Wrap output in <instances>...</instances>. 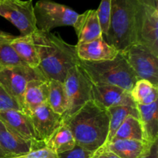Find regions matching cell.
<instances>
[{
  "instance_id": "obj_1",
  "label": "cell",
  "mask_w": 158,
  "mask_h": 158,
  "mask_svg": "<svg viewBox=\"0 0 158 158\" xmlns=\"http://www.w3.org/2000/svg\"><path fill=\"white\" fill-rule=\"evenodd\" d=\"M63 119L78 146L94 153L106 143L110 117L107 109L94 100H89L77 112Z\"/></svg>"
},
{
  "instance_id": "obj_2",
  "label": "cell",
  "mask_w": 158,
  "mask_h": 158,
  "mask_svg": "<svg viewBox=\"0 0 158 158\" xmlns=\"http://www.w3.org/2000/svg\"><path fill=\"white\" fill-rule=\"evenodd\" d=\"M32 35L40 56L39 70L48 81L63 83L68 71L80 64L77 46L66 43L55 33L37 30Z\"/></svg>"
},
{
  "instance_id": "obj_3",
  "label": "cell",
  "mask_w": 158,
  "mask_h": 158,
  "mask_svg": "<svg viewBox=\"0 0 158 158\" xmlns=\"http://www.w3.org/2000/svg\"><path fill=\"white\" fill-rule=\"evenodd\" d=\"M140 0H111L106 43L123 52L136 43V23Z\"/></svg>"
},
{
  "instance_id": "obj_4",
  "label": "cell",
  "mask_w": 158,
  "mask_h": 158,
  "mask_svg": "<svg viewBox=\"0 0 158 158\" xmlns=\"http://www.w3.org/2000/svg\"><path fill=\"white\" fill-rule=\"evenodd\" d=\"M80 65L94 85H111L130 92L138 80L121 52L111 60L97 63L80 60Z\"/></svg>"
},
{
  "instance_id": "obj_5",
  "label": "cell",
  "mask_w": 158,
  "mask_h": 158,
  "mask_svg": "<svg viewBox=\"0 0 158 158\" xmlns=\"http://www.w3.org/2000/svg\"><path fill=\"white\" fill-rule=\"evenodd\" d=\"M37 29L43 32H50L60 26H73L79 14L66 5L52 0H39L34 6Z\"/></svg>"
},
{
  "instance_id": "obj_6",
  "label": "cell",
  "mask_w": 158,
  "mask_h": 158,
  "mask_svg": "<svg viewBox=\"0 0 158 158\" xmlns=\"http://www.w3.org/2000/svg\"><path fill=\"white\" fill-rule=\"evenodd\" d=\"M33 79H45L38 68L0 65V85L18 103L23 112L26 85Z\"/></svg>"
},
{
  "instance_id": "obj_7",
  "label": "cell",
  "mask_w": 158,
  "mask_h": 158,
  "mask_svg": "<svg viewBox=\"0 0 158 158\" xmlns=\"http://www.w3.org/2000/svg\"><path fill=\"white\" fill-rule=\"evenodd\" d=\"M67 97V110L63 118L72 115L91 100L93 83L80 65L71 68L63 81Z\"/></svg>"
},
{
  "instance_id": "obj_8",
  "label": "cell",
  "mask_w": 158,
  "mask_h": 158,
  "mask_svg": "<svg viewBox=\"0 0 158 158\" xmlns=\"http://www.w3.org/2000/svg\"><path fill=\"white\" fill-rule=\"evenodd\" d=\"M0 15L13 24L21 36L38 30L32 0H0Z\"/></svg>"
},
{
  "instance_id": "obj_9",
  "label": "cell",
  "mask_w": 158,
  "mask_h": 158,
  "mask_svg": "<svg viewBox=\"0 0 158 158\" xmlns=\"http://www.w3.org/2000/svg\"><path fill=\"white\" fill-rule=\"evenodd\" d=\"M137 80H145L158 86V56L144 46L134 43L121 52Z\"/></svg>"
},
{
  "instance_id": "obj_10",
  "label": "cell",
  "mask_w": 158,
  "mask_h": 158,
  "mask_svg": "<svg viewBox=\"0 0 158 158\" xmlns=\"http://www.w3.org/2000/svg\"><path fill=\"white\" fill-rule=\"evenodd\" d=\"M158 56V7L140 2L136 23V43Z\"/></svg>"
},
{
  "instance_id": "obj_11",
  "label": "cell",
  "mask_w": 158,
  "mask_h": 158,
  "mask_svg": "<svg viewBox=\"0 0 158 158\" xmlns=\"http://www.w3.org/2000/svg\"><path fill=\"white\" fill-rule=\"evenodd\" d=\"M43 147H46L44 142L24 140L0 120V148L6 158L23 155Z\"/></svg>"
},
{
  "instance_id": "obj_12",
  "label": "cell",
  "mask_w": 158,
  "mask_h": 158,
  "mask_svg": "<svg viewBox=\"0 0 158 158\" xmlns=\"http://www.w3.org/2000/svg\"><path fill=\"white\" fill-rule=\"evenodd\" d=\"M30 118L39 140L46 142L63 123V116L54 112L47 103L32 111Z\"/></svg>"
},
{
  "instance_id": "obj_13",
  "label": "cell",
  "mask_w": 158,
  "mask_h": 158,
  "mask_svg": "<svg viewBox=\"0 0 158 158\" xmlns=\"http://www.w3.org/2000/svg\"><path fill=\"white\" fill-rule=\"evenodd\" d=\"M91 100L106 109L118 106H137L129 91L111 85L93 84Z\"/></svg>"
},
{
  "instance_id": "obj_14",
  "label": "cell",
  "mask_w": 158,
  "mask_h": 158,
  "mask_svg": "<svg viewBox=\"0 0 158 158\" xmlns=\"http://www.w3.org/2000/svg\"><path fill=\"white\" fill-rule=\"evenodd\" d=\"M0 120L9 130L23 139L41 141L37 137L30 116L19 110H8L0 112Z\"/></svg>"
},
{
  "instance_id": "obj_15",
  "label": "cell",
  "mask_w": 158,
  "mask_h": 158,
  "mask_svg": "<svg viewBox=\"0 0 158 158\" xmlns=\"http://www.w3.org/2000/svg\"><path fill=\"white\" fill-rule=\"evenodd\" d=\"M77 56L81 61L97 63L111 60L119 53L116 48L106 43L103 36L83 44L76 45Z\"/></svg>"
},
{
  "instance_id": "obj_16",
  "label": "cell",
  "mask_w": 158,
  "mask_h": 158,
  "mask_svg": "<svg viewBox=\"0 0 158 158\" xmlns=\"http://www.w3.org/2000/svg\"><path fill=\"white\" fill-rule=\"evenodd\" d=\"M78 44L89 43L103 36L97 9H89L79 14L73 25Z\"/></svg>"
},
{
  "instance_id": "obj_17",
  "label": "cell",
  "mask_w": 158,
  "mask_h": 158,
  "mask_svg": "<svg viewBox=\"0 0 158 158\" xmlns=\"http://www.w3.org/2000/svg\"><path fill=\"white\" fill-rule=\"evenodd\" d=\"M49 94L48 80L33 79L27 83L24 94V112L30 115L39 106L47 103Z\"/></svg>"
},
{
  "instance_id": "obj_18",
  "label": "cell",
  "mask_w": 158,
  "mask_h": 158,
  "mask_svg": "<svg viewBox=\"0 0 158 158\" xmlns=\"http://www.w3.org/2000/svg\"><path fill=\"white\" fill-rule=\"evenodd\" d=\"M137 108L144 141L150 144L158 141L157 101L149 105H137Z\"/></svg>"
},
{
  "instance_id": "obj_19",
  "label": "cell",
  "mask_w": 158,
  "mask_h": 158,
  "mask_svg": "<svg viewBox=\"0 0 158 158\" xmlns=\"http://www.w3.org/2000/svg\"><path fill=\"white\" fill-rule=\"evenodd\" d=\"M11 46L22 60L31 69H37L40 65V56L32 34L15 37L11 40Z\"/></svg>"
},
{
  "instance_id": "obj_20",
  "label": "cell",
  "mask_w": 158,
  "mask_h": 158,
  "mask_svg": "<svg viewBox=\"0 0 158 158\" xmlns=\"http://www.w3.org/2000/svg\"><path fill=\"white\" fill-rule=\"evenodd\" d=\"M152 143L135 140H117L104 144L108 149L120 158H139Z\"/></svg>"
},
{
  "instance_id": "obj_21",
  "label": "cell",
  "mask_w": 158,
  "mask_h": 158,
  "mask_svg": "<svg viewBox=\"0 0 158 158\" xmlns=\"http://www.w3.org/2000/svg\"><path fill=\"white\" fill-rule=\"evenodd\" d=\"M45 146L58 154L73 149L76 146V141L69 128L63 121L45 142Z\"/></svg>"
},
{
  "instance_id": "obj_22",
  "label": "cell",
  "mask_w": 158,
  "mask_h": 158,
  "mask_svg": "<svg viewBox=\"0 0 158 158\" xmlns=\"http://www.w3.org/2000/svg\"><path fill=\"white\" fill-rule=\"evenodd\" d=\"M136 105H149L157 101L158 86L145 80H138L130 91Z\"/></svg>"
},
{
  "instance_id": "obj_23",
  "label": "cell",
  "mask_w": 158,
  "mask_h": 158,
  "mask_svg": "<svg viewBox=\"0 0 158 158\" xmlns=\"http://www.w3.org/2000/svg\"><path fill=\"white\" fill-rule=\"evenodd\" d=\"M47 103L56 114L63 116L67 110L68 101L63 83L57 80H49Z\"/></svg>"
},
{
  "instance_id": "obj_24",
  "label": "cell",
  "mask_w": 158,
  "mask_h": 158,
  "mask_svg": "<svg viewBox=\"0 0 158 158\" xmlns=\"http://www.w3.org/2000/svg\"><path fill=\"white\" fill-rule=\"evenodd\" d=\"M110 114V127L106 143L110 142L114 138L116 132L120 127V125L123 123L127 117L129 116H134L139 118L138 110L137 106H113L107 109Z\"/></svg>"
},
{
  "instance_id": "obj_25",
  "label": "cell",
  "mask_w": 158,
  "mask_h": 158,
  "mask_svg": "<svg viewBox=\"0 0 158 158\" xmlns=\"http://www.w3.org/2000/svg\"><path fill=\"white\" fill-rule=\"evenodd\" d=\"M117 140H135L144 141L143 131L138 117L129 116L116 132L111 141ZM110 143V142H109Z\"/></svg>"
},
{
  "instance_id": "obj_26",
  "label": "cell",
  "mask_w": 158,
  "mask_h": 158,
  "mask_svg": "<svg viewBox=\"0 0 158 158\" xmlns=\"http://www.w3.org/2000/svg\"><path fill=\"white\" fill-rule=\"evenodd\" d=\"M13 36L11 34L0 32V65L27 66L11 46Z\"/></svg>"
},
{
  "instance_id": "obj_27",
  "label": "cell",
  "mask_w": 158,
  "mask_h": 158,
  "mask_svg": "<svg viewBox=\"0 0 158 158\" xmlns=\"http://www.w3.org/2000/svg\"><path fill=\"white\" fill-rule=\"evenodd\" d=\"M97 15L101 27L102 34L106 36L109 31L110 22L111 0H101L98 9H97Z\"/></svg>"
},
{
  "instance_id": "obj_28",
  "label": "cell",
  "mask_w": 158,
  "mask_h": 158,
  "mask_svg": "<svg viewBox=\"0 0 158 158\" xmlns=\"http://www.w3.org/2000/svg\"><path fill=\"white\" fill-rule=\"evenodd\" d=\"M94 153L76 144L73 149L57 154V158H91Z\"/></svg>"
},
{
  "instance_id": "obj_29",
  "label": "cell",
  "mask_w": 158,
  "mask_h": 158,
  "mask_svg": "<svg viewBox=\"0 0 158 158\" xmlns=\"http://www.w3.org/2000/svg\"><path fill=\"white\" fill-rule=\"evenodd\" d=\"M12 109L22 110L18 103L6 92V90L0 85V112Z\"/></svg>"
},
{
  "instance_id": "obj_30",
  "label": "cell",
  "mask_w": 158,
  "mask_h": 158,
  "mask_svg": "<svg viewBox=\"0 0 158 158\" xmlns=\"http://www.w3.org/2000/svg\"><path fill=\"white\" fill-rule=\"evenodd\" d=\"M12 158H57V154L46 147H43L23 155Z\"/></svg>"
},
{
  "instance_id": "obj_31",
  "label": "cell",
  "mask_w": 158,
  "mask_h": 158,
  "mask_svg": "<svg viewBox=\"0 0 158 158\" xmlns=\"http://www.w3.org/2000/svg\"><path fill=\"white\" fill-rule=\"evenodd\" d=\"M91 158H120L110 151L106 146H102L93 154Z\"/></svg>"
},
{
  "instance_id": "obj_32",
  "label": "cell",
  "mask_w": 158,
  "mask_h": 158,
  "mask_svg": "<svg viewBox=\"0 0 158 158\" xmlns=\"http://www.w3.org/2000/svg\"><path fill=\"white\" fill-rule=\"evenodd\" d=\"M139 158H158V141L152 143L146 152Z\"/></svg>"
},
{
  "instance_id": "obj_33",
  "label": "cell",
  "mask_w": 158,
  "mask_h": 158,
  "mask_svg": "<svg viewBox=\"0 0 158 158\" xmlns=\"http://www.w3.org/2000/svg\"><path fill=\"white\" fill-rule=\"evenodd\" d=\"M140 2L143 3H147V4H151V5H154V6H157L158 7V3L156 2L154 0H140Z\"/></svg>"
},
{
  "instance_id": "obj_34",
  "label": "cell",
  "mask_w": 158,
  "mask_h": 158,
  "mask_svg": "<svg viewBox=\"0 0 158 158\" xmlns=\"http://www.w3.org/2000/svg\"><path fill=\"white\" fill-rule=\"evenodd\" d=\"M0 158H6V155H5L4 154H3L2 151L1 150V148H0Z\"/></svg>"
},
{
  "instance_id": "obj_35",
  "label": "cell",
  "mask_w": 158,
  "mask_h": 158,
  "mask_svg": "<svg viewBox=\"0 0 158 158\" xmlns=\"http://www.w3.org/2000/svg\"><path fill=\"white\" fill-rule=\"evenodd\" d=\"M154 1H155L156 2H157V3H158V0H154Z\"/></svg>"
}]
</instances>
